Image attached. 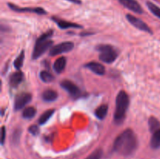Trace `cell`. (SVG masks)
<instances>
[{
	"label": "cell",
	"instance_id": "obj_1",
	"mask_svg": "<svg viewBox=\"0 0 160 159\" xmlns=\"http://www.w3.org/2000/svg\"><path fill=\"white\" fill-rule=\"evenodd\" d=\"M138 147V140L134 131L128 129L120 134L115 140L112 147L114 152L123 156L134 154Z\"/></svg>",
	"mask_w": 160,
	"mask_h": 159
},
{
	"label": "cell",
	"instance_id": "obj_2",
	"mask_svg": "<svg viewBox=\"0 0 160 159\" xmlns=\"http://www.w3.org/2000/svg\"><path fill=\"white\" fill-rule=\"evenodd\" d=\"M129 96L124 90H121L116 98V110L114 113V122L117 124H121L126 116L127 111L129 106Z\"/></svg>",
	"mask_w": 160,
	"mask_h": 159
},
{
	"label": "cell",
	"instance_id": "obj_3",
	"mask_svg": "<svg viewBox=\"0 0 160 159\" xmlns=\"http://www.w3.org/2000/svg\"><path fill=\"white\" fill-rule=\"evenodd\" d=\"M53 34L52 30L47 31L45 34L41 35L36 41L34 50L32 52V59L35 60L40 58L48 48H50L52 45L53 41L50 40Z\"/></svg>",
	"mask_w": 160,
	"mask_h": 159
},
{
	"label": "cell",
	"instance_id": "obj_4",
	"mask_svg": "<svg viewBox=\"0 0 160 159\" xmlns=\"http://www.w3.org/2000/svg\"><path fill=\"white\" fill-rule=\"evenodd\" d=\"M96 49L99 51V59L106 63H112L118 57L117 51L111 45H99Z\"/></svg>",
	"mask_w": 160,
	"mask_h": 159
},
{
	"label": "cell",
	"instance_id": "obj_5",
	"mask_svg": "<svg viewBox=\"0 0 160 159\" xmlns=\"http://www.w3.org/2000/svg\"><path fill=\"white\" fill-rule=\"evenodd\" d=\"M74 47V44L71 41H65L62 42L60 44L55 45L54 47L50 49L49 55L52 56L62 54V53L68 52V51H71Z\"/></svg>",
	"mask_w": 160,
	"mask_h": 159
},
{
	"label": "cell",
	"instance_id": "obj_6",
	"mask_svg": "<svg viewBox=\"0 0 160 159\" xmlns=\"http://www.w3.org/2000/svg\"><path fill=\"white\" fill-rule=\"evenodd\" d=\"M60 86L62 88L67 90L69 93V94L73 98H78L81 96V91L79 87L73 84L72 81L68 80H64L60 83Z\"/></svg>",
	"mask_w": 160,
	"mask_h": 159
},
{
	"label": "cell",
	"instance_id": "obj_7",
	"mask_svg": "<svg viewBox=\"0 0 160 159\" xmlns=\"http://www.w3.org/2000/svg\"><path fill=\"white\" fill-rule=\"evenodd\" d=\"M126 17L128 21L130 22V23L131 25H133L134 26H135L136 28L139 29L140 31H145V32L149 33V34H152V31L151 28L143 20H141V19L135 17L134 16L131 15V14H127Z\"/></svg>",
	"mask_w": 160,
	"mask_h": 159
},
{
	"label": "cell",
	"instance_id": "obj_8",
	"mask_svg": "<svg viewBox=\"0 0 160 159\" xmlns=\"http://www.w3.org/2000/svg\"><path fill=\"white\" fill-rule=\"evenodd\" d=\"M8 6L10 9L18 12H33L38 15H45L47 13L46 11L42 7H20V6H16L15 4L9 2L8 3Z\"/></svg>",
	"mask_w": 160,
	"mask_h": 159
},
{
	"label": "cell",
	"instance_id": "obj_9",
	"mask_svg": "<svg viewBox=\"0 0 160 159\" xmlns=\"http://www.w3.org/2000/svg\"><path fill=\"white\" fill-rule=\"evenodd\" d=\"M31 101V94L29 93H22L17 95L14 101V109L18 111L25 107Z\"/></svg>",
	"mask_w": 160,
	"mask_h": 159
},
{
	"label": "cell",
	"instance_id": "obj_10",
	"mask_svg": "<svg viewBox=\"0 0 160 159\" xmlns=\"http://www.w3.org/2000/svg\"><path fill=\"white\" fill-rule=\"evenodd\" d=\"M119 2L126 7L127 9L133 11L138 14L143 13V9H142L141 5L138 2L137 0H119Z\"/></svg>",
	"mask_w": 160,
	"mask_h": 159
},
{
	"label": "cell",
	"instance_id": "obj_11",
	"mask_svg": "<svg viewBox=\"0 0 160 159\" xmlns=\"http://www.w3.org/2000/svg\"><path fill=\"white\" fill-rule=\"evenodd\" d=\"M85 67L89 69L94 73H95L97 75H99V76H102L106 73V69H105V67L102 64L96 62H88V64H86Z\"/></svg>",
	"mask_w": 160,
	"mask_h": 159
},
{
	"label": "cell",
	"instance_id": "obj_12",
	"mask_svg": "<svg viewBox=\"0 0 160 159\" xmlns=\"http://www.w3.org/2000/svg\"><path fill=\"white\" fill-rule=\"evenodd\" d=\"M52 20L58 25L59 28L61 29H68V28H81L82 26L81 25L78 24V23H72V22L66 21L64 20H61V19L57 18V17H52Z\"/></svg>",
	"mask_w": 160,
	"mask_h": 159
},
{
	"label": "cell",
	"instance_id": "obj_13",
	"mask_svg": "<svg viewBox=\"0 0 160 159\" xmlns=\"http://www.w3.org/2000/svg\"><path fill=\"white\" fill-rule=\"evenodd\" d=\"M23 73L21 71L16 72L11 74L10 77H9V85L11 87H17L20 85L23 81Z\"/></svg>",
	"mask_w": 160,
	"mask_h": 159
},
{
	"label": "cell",
	"instance_id": "obj_14",
	"mask_svg": "<svg viewBox=\"0 0 160 159\" xmlns=\"http://www.w3.org/2000/svg\"><path fill=\"white\" fill-rule=\"evenodd\" d=\"M66 65H67V59L65 57H60L56 60L53 65V69H54L55 72L58 74L62 73L65 69Z\"/></svg>",
	"mask_w": 160,
	"mask_h": 159
},
{
	"label": "cell",
	"instance_id": "obj_15",
	"mask_svg": "<svg viewBox=\"0 0 160 159\" xmlns=\"http://www.w3.org/2000/svg\"><path fill=\"white\" fill-rule=\"evenodd\" d=\"M57 92L53 90H46L42 94V99L46 102H52L57 99Z\"/></svg>",
	"mask_w": 160,
	"mask_h": 159
},
{
	"label": "cell",
	"instance_id": "obj_16",
	"mask_svg": "<svg viewBox=\"0 0 160 159\" xmlns=\"http://www.w3.org/2000/svg\"><path fill=\"white\" fill-rule=\"evenodd\" d=\"M152 133V137L150 140V146L152 149H159L160 147V129Z\"/></svg>",
	"mask_w": 160,
	"mask_h": 159
},
{
	"label": "cell",
	"instance_id": "obj_17",
	"mask_svg": "<svg viewBox=\"0 0 160 159\" xmlns=\"http://www.w3.org/2000/svg\"><path fill=\"white\" fill-rule=\"evenodd\" d=\"M108 113V105L107 104H102L95 110V115L98 119H103L106 116Z\"/></svg>",
	"mask_w": 160,
	"mask_h": 159
},
{
	"label": "cell",
	"instance_id": "obj_18",
	"mask_svg": "<svg viewBox=\"0 0 160 159\" xmlns=\"http://www.w3.org/2000/svg\"><path fill=\"white\" fill-rule=\"evenodd\" d=\"M55 110L54 109H49V110H47L46 112H44L42 115L40 116L38 119V124L39 125H44L50 119L52 115L54 114Z\"/></svg>",
	"mask_w": 160,
	"mask_h": 159
},
{
	"label": "cell",
	"instance_id": "obj_19",
	"mask_svg": "<svg viewBox=\"0 0 160 159\" xmlns=\"http://www.w3.org/2000/svg\"><path fill=\"white\" fill-rule=\"evenodd\" d=\"M148 126H149V129L152 132H154L157 129H160V123L159 120L155 117L152 116L150 117L148 119Z\"/></svg>",
	"mask_w": 160,
	"mask_h": 159
},
{
	"label": "cell",
	"instance_id": "obj_20",
	"mask_svg": "<svg viewBox=\"0 0 160 159\" xmlns=\"http://www.w3.org/2000/svg\"><path fill=\"white\" fill-rule=\"evenodd\" d=\"M35 114L36 109L34 107H28L23 111L22 116H23V118H27V119H30V118H32L35 115Z\"/></svg>",
	"mask_w": 160,
	"mask_h": 159
},
{
	"label": "cell",
	"instance_id": "obj_21",
	"mask_svg": "<svg viewBox=\"0 0 160 159\" xmlns=\"http://www.w3.org/2000/svg\"><path fill=\"white\" fill-rule=\"evenodd\" d=\"M40 78L43 82L50 83L54 80V76L46 70H43L40 73Z\"/></svg>",
	"mask_w": 160,
	"mask_h": 159
},
{
	"label": "cell",
	"instance_id": "obj_22",
	"mask_svg": "<svg viewBox=\"0 0 160 159\" xmlns=\"http://www.w3.org/2000/svg\"><path fill=\"white\" fill-rule=\"evenodd\" d=\"M23 60H24V51H21V52L19 54V55L17 56V58L14 61V67L17 70H20L22 67V65H23Z\"/></svg>",
	"mask_w": 160,
	"mask_h": 159
},
{
	"label": "cell",
	"instance_id": "obj_23",
	"mask_svg": "<svg viewBox=\"0 0 160 159\" xmlns=\"http://www.w3.org/2000/svg\"><path fill=\"white\" fill-rule=\"evenodd\" d=\"M146 4L148 9H149L156 17H157L158 18L160 19V8L159 6H157L156 5H155L154 3L151 2H147Z\"/></svg>",
	"mask_w": 160,
	"mask_h": 159
},
{
	"label": "cell",
	"instance_id": "obj_24",
	"mask_svg": "<svg viewBox=\"0 0 160 159\" xmlns=\"http://www.w3.org/2000/svg\"><path fill=\"white\" fill-rule=\"evenodd\" d=\"M103 151L101 148H98L95 151L92 153L89 156H88L85 159H101L102 157Z\"/></svg>",
	"mask_w": 160,
	"mask_h": 159
},
{
	"label": "cell",
	"instance_id": "obj_25",
	"mask_svg": "<svg viewBox=\"0 0 160 159\" xmlns=\"http://www.w3.org/2000/svg\"><path fill=\"white\" fill-rule=\"evenodd\" d=\"M20 135H21V130L20 129H17L14 130L12 134V143L13 144H17L20 141Z\"/></svg>",
	"mask_w": 160,
	"mask_h": 159
},
{
	"label": "cell",
	"instance_id": "obj_26",
	"mask_svg": "<svg viewBox=\"0 0 160 159\" xmlns=\"http://www.w3.org/2000/svg\"><path fill=\"white\" fill-rule=\"evenodd\" d=\"M30 133H31L34 136H37L39 133V128L38 126H36V125H33V126H30L29 129H28Z\"/></svg>",
	"mask_w": 160,
	"mask_h": 159
},
{
	"label": "cell",
	"instance_id": "obj_27",
	"mask_svg": "<svg viewBox=\"0 0 160 159\" xmlns=\"http://www.w3.org/2000/svg\"><path fill=\"white\" fill-rule=\"evenodd\" d=\"M1 134H2L1 143H2V144H3V143H4V142H5V137H6V129H5L4 126H2V127Z\"/></svg>",
	"mask_w": 160,
	"mask_h": 159
},
{
	"label": "cell",
	"instance_id": "obj_28",
	"mask_svg": "<svg viewBox=\"0 0 160 159\" xmlns=\"http://www.w3.org/2000/svg\"><path fill=\"white\" fill-rule=\"evenodd\" d=\"M67 1H69L70 2H73V3H75V4H81V0H67Z\"/></svg>",
	"mask_w": 160,
	"mask_h": 159
}]
</instances>
